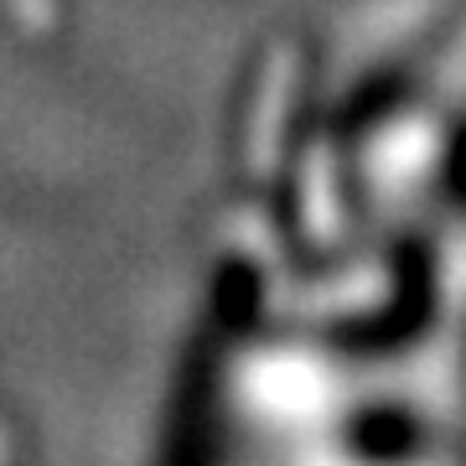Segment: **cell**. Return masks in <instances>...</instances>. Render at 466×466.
Returning a JSON list of instances; mask_svg holds the SVG:
<instances>
[{
    "instance_id": "1",
    "label": "cell",
    "mask_w": 466,
    "mask_h": 466,
    "mask_svg": "<svg viewBox=\"0 0 466 466\" xmlns=\"http://www.w3.org/2000/svg\"><path fill=\"white\" fill-rule=\"evenodd\" d=\"M11 451H16V446H11V431L0 425V466H11Z\"/></svg>"
}]
</instances>
